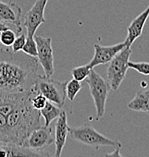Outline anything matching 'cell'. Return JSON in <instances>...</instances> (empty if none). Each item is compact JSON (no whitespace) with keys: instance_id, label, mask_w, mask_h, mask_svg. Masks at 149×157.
I'll use <instances>...</instances> for the list:
<instances>
[{"instance_id":"obj_1","label":"cell","mask_w":149,"mask_h":157,"mask_svg":"<svg viewBox=\"0 0 149 157\" xmlns=\"http://www.w3.org/2000/svg\"><path fill=\"white\" fill-rule=\"evenodd\" d=\"M39 60L23 52L0 48V91L24 92L35 85Z\"/></svg>"},{"instance_id":"obj_2","label":"cell","mask_w":149,"mask_h":157,"mask_svg":"<svg viewBox=\"0 0 149 157\" xmlns=\"http://www.w3.org/2000/svg\"><path fill=\"white\" fill-rule=\"evenodd\" d=\"M35 94L39 93L34 85L30 95L6 117L10 137L13 145L25 147L31 132L42 126L40 110L35 109L31 104V98Z\"/></svg>"},{"instance_id":"obj_3","label":"cell","mask_w":149,"mask_h":157,"mask_svg":"<svg viewBox=\"0 0 149 157\" xmlns=\"http://www.w3.org/2000/svg\"><path fill=\"white\" fill-rule=\"evenodd\" d=\"M69 135L73 140L96 150L102 147H122L121 143L105 137L94 128L87 124L69 128Z\"/></svg>"},{"instance_id":"obj_4","label":"cell","mask_w":149,"mask_h":157,"mask_svg":"<svg viewBox=\"0 0 149 157\" xmlns=\"http://www.w3.org/2000/svg\"><path fill=\"white\" fill-rule=\"evenodd\" d=\"M89 86L95 107L96 109V120L99 121L104 116L106 104L111 87L109 82L92 69L89 76L84 80Z\"/></svg>"},{"instance_id":"obj_5","label":"cell","mask_w":149,"mask_h":157,"mask_svg":"<svg viewBox=\"0 0 149 157\" xmlns=\"http://www.w3.org/2000/svg\"><path fill=\"white\" fill-rule=\"evenodd\" d=\"M66 82H60L39 75L35 83V87L39 94H42L60 108H63L66 98Z\"/></svg>"},{"instance_id":"obj_6","label":"cell","mask_w":149,"mask_h":157,"mask_svg":"<svg viewBox=\"0 0 149 157\" xmlns=\"http://www.w3.org/2000/svg\"><path fill=\"white\" fill-rule=\"evenodd\" d=\"M131 54L132 50L130 47H126L109 62L107 68V78L111 89L113 91L118 90L126 77Z\"/></svg>"},{"instance_id":"obj_7","label":"cell","mask_w":149,"mask_h":157,"mask_svg":"<svg viewBox=\"0 0 149 157\" xmlns=\"http://www.w3.org/2000/svg\"><path fill=\"white\" fill-rule=\"evenodd\" d=\"M48 0H36L29 11L24 15V26L27 28V37H34L41 24L46 22L45 9Z\"/></svg>"},{"instance_id":"obj_8","label":"cell","mask_w":149,"mask_h":157,"mask_svg":"<svg viewBox=\"0 0 149 157\" xmlns=\"http://www.w3.org/2000/svg\"><path fill=\"white\" fill-rule=\"evenodd\" d=\"M37 44L38 60L45 72V76L51 77L54 73V67L53 48L51 45V39L42 36L34 37Z\"/></svg>"},{"instance_id":"obj_9","label":"cell","mask_w":149,"mask_h":157,"mask_svg":"<svg viewBox=\"0 0 149 157\" xmlns=\"http://www.w3.org/2000/svg\"><path fill=\"white\" fill-rule=\"evenodd\" d=\"M54 142V138L52 136V128L50 126H41L32 131L29 135L26 142V147L44 153Z\"/></svg>"},{"instance_id":"obj_10","label":"cell","mask_w":149,"mask_h":157,"mask_svg":"<svg viewBox=\"0 0 149 157\" xmlns=\"http://www.w3.org/2000/svg\"><path fill=\"white\" fill-rule=\"evenodd\" d=\"M126 47L127 46L124 42L109 46H102L99 44H95L94 55L92 60L88 63V67L91 69H93L98 65L109 63L121 50Z\"/></svg>"},{"instance_id":"obj_11","label":"cell","mask_w":149,"mask_h":157,"mask_svg":"<svg viewBox=\"0 0 149 157\" xmlns=\"http://www.w3.org/2000/svg\"><path fill=\"white\" fill-rule=\"evenodd\" d=\"M21 13L22 10L15 3H6L0 0V21L15 26L17 35H20L22 32L20 24Z\"/></svg>"},{"instance_id":"obj_12","label":"cell","mask_w":149,"mask_h":157,"mask_svg":"<svg viewBox=\"0 0 149 157\" xmlns=\"http://www.w3.org/2000/svg\"><path fill=\"white\" fill-rule=\"evenodd\" d=\"M69 133V127L67 122L66 113L62 110L60 117L57 118V122L55 125V155L56 157L61 156L62 152L66 141V137Z\"/></svg>"},{"instance_id":"obj_13","label":"cell","mask_w":149,"mask_h":157,"mask_svg":"<svg viewBox=\"0 0 149 157\" xmlns=\"http://www.w3.org/2000/svg\"><path fill=\"white\" fill-rule=\"evenodd\" d=\"M149 17V6L136 18L132 20L127 27V38L124 41L127 47H131L133 42L142 34L144 27Z\"/></svg>"},{"instance_id":"obj_14","label":"cell","mask_w":149,"mask_h":157,"mask_svg":"<svg viewBox=\"0 0 149 157\" xmlns=\"http://www.w3.org/2000/svg\"><path fill=\"white\" fill-rule=\"evenodd\" d=\"M10 156H50V154L17 145H0V157Z\"/></svg>"},{"instance_id":"obj_15","label":"cell","mask_w":149,"mask_h":157,"mask_svg":"<svg viewBox=\"0 0 149 157\" xmlns=\"http://www.w3.org/2000/svg\"><path fill=\"white\" fill-rule=\"evenodd\" d=\"M127 108L136 112H149V94L146 91H138L135 97L127 104Z\"/></svg>"},{"instance_id":"obj_16","label":"cell","mask_w":149,"mask_h":157,"mask_svg":"<svg viewBox=\"0 0 149 157\" xmlns=\"http://www.w3.org/2000/svg\"><path fill=\"white\" fill-rule=\"evenodd\" d=\"M41 115L45 119V126H50V123L60 117L62 110L61 108L57 107L54 104H53L50 101H47L46 105L43 109L40 110Z\"/></svg>"},{"instance_id":"obj_17","label":"cell","mask_w":149,"mask_h":157,"mask_svg":"<svg viewBox=\"0 0 149 157\" xmlns=\"http://www.w3.org/2000/svg\"><path fill=\"white\" fill-rule=\"evenodd\" d=\"M0 145H13L10 137L7 119L0 113Z\"/></svg>"},{"instance_id":"obj_18","label":"cell","mask_w":149,"mask_h":157,"mask_svg":"<svg viewBox=\"0 0 149 157\" xmlns=\"http://www.w3.org/2000/svg\"><path fill=\"white\" fill-rule=\"evenodd\" d=\"M82 88V84L81 82L73 78L70 81H67L66 86H65V91H66V97L70 101H73L75 98L76 97L77 94L81 91Z\"/></svg>"},{"instance_id":"obj_19","label":"cell","mask_w":149,"mask_h":157,"mask_svg":"<svg viewBox=\"0 0 149 157\" xmlns=\"http://www.w3.org/2000/svg\"><path fill=\"white\" fill-rule=\"evenodd\" d=\"M91 70L92 69L90 68L88 64L77 67L72 70V76L75 79L79 82H82L88 78Z\"/></svg>"},{"instance_id":"obj_20","label":"cell","mask_w":149,"mask_h":157,"mask_svg":"<svg viewBox=\"0 0 149 157\" xmlns=\"http://www.w3.org/2000/svg\"><path fill=\"white\" fill-rule=\"evenodd\" d=\"M23 52L26 53L27 55L32 57L38 56V49H37V44L35 42L34 37H27L26 43L24 45V48L22 49Z\"/></svg>"},{"instance_id":"obj_21","label":"cell","mask_w":149,"mask_h":157,"mask_svg":"<svg viewBox=\"0 0 149 157\" xmlns=\"http://www.w3.org/2000/svg\"><path fill=\"white\" fill-rule=\"evenodd\" d=\"M16 39V33L11 29H6L1 32V43L6 47L12 46Z\"/></svg>"},{"instance_id":"obj_22","label":"cell","mask_w":149,"mask_h":157,"mask_svg":"<svg viewBox=\"0 0 149 157\" xmlns=\"http://www.w3.org/2000/svg\"><path fill=\"white\" fill-rule=\"evenodd\" d=\"M129 68L136 70L138 73L143 75H149L148 62H132L129 61Z\"/></svg>"},{"instance_id":"obj_23","label":"cell","mask_w":149,"mask_h":157,"mask_svg":"<svg viewBox=\"0 0 149 157\" xmlns=\"http://www.w3.org/2000/svg\"><path fill=\"white\" fill-rule=\"evenodd\" d=\"M47 98L42 94H35L31 98V104L35 109L41 110L46 105Z\"/></svg>"},{"instance_id":"obj_24","label":"cell","mask_w":149,"mask_h":157,"mask_svg":"<svg viewBox=\"0 0 149 157\" xmlns=\"http://www.w3.org/2000/svg\"><path fill=\"white\" fill-rule=\"evenodd\" d=\"M26 40H27V36L24 34H20L18 36L16 37L15 40H14V43L12 45V51L14 52H20L24 48V45L26 43Z\"/></svg>"},{"instance_id":"obj_25","label":"cell","mask_w":149,"mask_h":157,"mask_svg":"<svg viewBox=\"0 0 149 157\" xmlns=\"http://www.w3.org/2000/svg\"><path fill=\"white\" fill-rule=\"evenodd\" d=\"M120 149H121L120 147H116V150H114L113 153H109V154L106 155V156H121V155L120 154V151H119Z\"/></svg>"},{"instance_id":"obj_26","label":"cell","mask_w":149,"mask_h":157,"mask_svg":"<svg viewBox=\"0 0 149 157\" xmlns=\"http://www.w3.org/2000/svg\"><path fill=\"white\" fill-rule=\"evenodd\" d=\"M8 29L9 28L6 26V24L0 21V32H2V31L6 30V29Z\"/></svg>"},{"instance_id":"obj_27","label":"cell","mask_w":149,"mask_h":157,"mask_svg":"<svg viewBox=\"0 0 149 157\" xmlns=\"http://www.w3.org/2000/svg\"><path fill=\"white\" fill-rule=\"evenodd\" d=\"M17 0H10V3H16Z\"/></svg>"},{"instance_id":"obj_28","label":"cell","mask_w":149,"mask_h":157,"mask_svg":"<svg viewBox=\"0 0 149 157\" xmlns=\"http://www.w3.org/2000/svg\"><path fill=\"white\" fill-rule=\"evenodd\" d=\"M0 43H1V32H0Z\"/></svg>"},{"instance_id":"obj_29","label":"cell","mask_w":149,"mask_h":157,"mask_svg":"<svg viewBox=\"0 0 149 157\" xmlns=\"http://www.w3.org/2000/svg\"><path fill=\"white\" fill-rule=\"evenodd\" d=\"M146 92H148V94H149V88H148V90H147V91H146Z\"/></svg>"},{"instance_id":"obj_30","label":"cell","mask_w":149,"mask_h":157,"mask_svg":"<svg viewBox=\"0 0 149 157\" xmlns=\"http://www.w3.org/2000/svg\"><path fill=\"white\" fill-rule=\"evenodd\" d=\"M148 113V115H149V112H148V113Z\"/></svg>"}]
</instances>
